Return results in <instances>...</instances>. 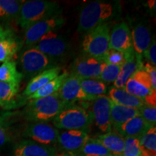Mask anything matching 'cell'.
Returning <instances> with one entry per match:
<instances>
[{"label":"cell","instance_id":"obj_1","mask_svg":"<svg viewBox=\"0 0 156 156\" xmlns=\"http://www.w3.org/2000/svg\"><path fill=\"white\" fill-rule=\"evenodd\" d=\"M116 12V6L112 2L95 1L87 4L80 12L78 33L85 34L101 25L106 24L115 16Z\"/></svg>","mask_w":156,"mask_h":156},{"label":"cell","instance_id":"obj_2","mask_svg":"<svg viewBox=\"0 0 156 156\" xmlns=\"http://www.w3.org/2000/svg\"><path fill=\"white\" fill-rule=\"evenodd\" d=\"M61 8L56 2L48 0L24 1L21 7L17 23L25 30L39 21L61 15Z\"/></svg>","mask_w":156,"mask_h":156},{"label":"cell","instance_id":"obj_3","mask_svg":"<svg viewBox=\"0 0 156 156\" xmlns=\"http://www.w3.org/2000/svg\"><path fill=\"white\" fill-rule=\"evenodd\" d=\"M67 106L57 92L49 96L30 100L24 114L29 122H47L53 120Z\"/></svg>","mask_w":156,"mask_h":156},{"label":"cell","instance_id":"obj_4","mask_svg":"<svg viewBox=\"0 0 156 156\" xmlns=\"http://www.w3.org/2000/svg\"><path fill=\"white\" fill-rule=\"evenodd\" d=\"M54 127L62 130H80L88 133L93 124L91 113L83 106L70 105L52 120Z\"/></svg>","mask_w":156,"mask_h":156},{"label":"cell","instance_id":"obj_5","mask_svg":"<svg viewBox=\"0 0 156 156\" xmlns=\"http://www.w3.org/2000/svg\"><path fill=\"white\" fill-rule=\"evenodd\" d=\"M110 29L107 23L101 25L85 34L82 42V49L86 55L101 58L110 49Z\"/></svg>","mask_w":156,"mask_h":156},{"label":"cell","instance_id":"obj_6","mask_svg":"<svg viewBox=\"0 0 156 156\" xmlns=\"http://www.w3.org/2000/svg\"><path fill=\"white\" fill-rule=\"evenodd\" d=\"M124 90L141 98L147 104L156 106V90L152 87L151 78L143 67L136 70L126 82Z\"/></svg>","mask_w":156,"mask_h":156},{"label":"cell","instance_id":"obj_7","mask_svg":"<svg viewBox=\"0 0 156 156\" xmlns=\"http://www.w3.org/2000/svg\"><path fill=\"white\" fill-rule=\"evenodd\" d=\"M20 62L23 75L27 77L33 78L45 70L58 67L54 61L34 47H28L21 54Z\"/></svg>","mask_w":156,"mask_h":156},{"label":"cell","instance_id":"obj_8","mask_svg":"<svg viewBox=\"0 0 156 156\" xmlns=\"http://www.w3.org/2000/svg\"><path fill=\"white\" fill-rule=\"evenodd\" d=\"M31 47L39 50L53 61L54 58H61L65 56L69 51V44L67 41L55 31L45 35Z\"/></svg>","mask_w":156,"mask_h":156},{"label":"cell","instance_id":"obj_9","mask_svg":"<svg viewBox=\"0 0 156 156\" xmlns=\"http://www.w3.org/2000/svg\"><path fill=\"white\" fill-rule=\"evenodd\" d=\"M58 129L47 122H32L25 128L24 135L41 145L55 147L58 144Z\"/></svg>","mask_w":156,"mask_h":156},{"label":"cell","instance_id":"obj_10","mask_svg":"<svg viewBox=\"0 0 156 156\" xmlns=\"http://www.w3.org/2000/svg\"><path fill=\"white\" fill-rule=\"evenodd\" d=\"M65 23V19L62 15L39 21L25 30V44L31 47L46 34L62 28Z\"/></svg>","mask_w":156,"mask_h":156},{"label":"cell","instance_id":"obj_11","mask_svg":"<svg viewBox=\"0 0 156 156\" xmlns=\"http://www.w3.org/2000/svg\"><path fill=\"white\" fill-rule=\"evenodd\" d=\"M109 46L124 54L126 59L134 54L131 30L125 22L117 23L110 31Z\"/></svg>","mask_w":156,"mask_h":156},{"label":"cell","instance_id":"obj_12","mask_svg":"<svg viewBox=\"0 0 156 156\" xmlns=\"http://www.w3.org/2000/svg\"><path fill=\"white\" fill-rule=\"evenodd\" d=\"M105 62L101 58L83 54L77 56L72 64V73L83 79H98Z\"/></svg>","mask_w":156,"mask_h":156},{"label":"cell","instance_id":"obj_13","mask_svg":"<svg viewBox=\"0 0 156 156\" xmlns=\"http://www.w3.org/2000/svg\"><path fill=\"white\" fill-rule=\"evenodd\" d=\"M61 99L68 106L77 101H92L94 99L83 91L80 85V77L70 73L64 80L58 91Z\"/></svg>","mask_w":156,"mask_h":156},{"label":"cell","instance_id":"obj_14","mask_svg":"<svg viewBox=\"0 0 156 156\" xmlns=\"http://www.w3.org/2000/svg\"><path fill=\"white\" fill-rule=\"evenodd\" d=\"M93 122L103 134L112 131L111 122V100L107 95H101L92 101L90 110Z\"/></svg>","mask_w":156,"mask_h":156},{"label":"cell","instance_id":"obj_15","mask_svg":"<svg viewBox=\"0 0 156 156\" xmlns=\"http://www.w3.org/2000/svg\"><path fill=\"white\" fill-rule=\"evenodd\" d=\"M89 137L88 133L80 130H58V144L68 155H75Z\"/></svg>","mask_w":156,"mask_h":156},{"label":"cell","instance_id":"obj_16","mask_svg":"<svg viewBox=\"0 0 156 156\" xmlns=\"http://www.w3.org/2000/svg\"><path fill=\"white\" fill-rule=\"evenodd\" d=\"M14 156H58V154L55 147L43 145L27 140L16 146Z\"/></svg>","mask_w":156,"mask_h":156},{"label":"cell","instance_id":"obj_17","mask_svg":"<svg viewBox=\"0 0 156 156\" xmlns=\"http://www.w3.org/2000/svg\"><path fill=\"white\" fill-rule=\"evenodd\" d=\"M131 34L134 54L142 59L144 53L147 49L152 40L150 27L141 22L134 27Z\"/></svg>","mask_w":156,"mask_h":156},{"label":"cell","instance_id":"obj_18","mask_svg":"<svg viewBox=\"0 0 156 156\" xmlns=\"http://www.w3.org/2000/svg\"><path fill=\"white\" fill-rule=\"evenodd\" d=\"M151 128V126L148 125L141 116L137 115L123 124L117 132L124 138L140 139Z\"/></svg>","mask_w":156,"mask_h":156},{"label":"cell","instance_id":"obj_19","mask_svg":"<svg viewBox=\"0 0 156 156\" xmlns=\"http://www.w3.org/2000/svg\"><path fill=\"white\" fill-rule=\"evenodd\" d=\"M61 67H56L45 70L43 73L36 75L29 82L23 95L28 98L30 95L34 94L37 90H38L43 86H44L46 84H47L48 82L52 80L58 75H59L61 74Z\"/></svg>","mask_w":156,"mask_h":156},{"label":"cell","instance_id":"obj_20","mask_svg":"<svg viewBox=\"0 0 156 156\" xmlns=\"http://www.w3.org/2000/svg\"><path fill=\"white\" fill-rule=\"evenodd\" d=\"M143 67L142 59L137 57L134 54L133 55L126 58L125 63L121 67L119 74L114 83V87L124 89L126 82L136 70Z\"/></svg>","mask_w":156,"mask_h":156},{"label":"cell","instance_id":"obj_21","mask_svg":"<svg viewBox=\"0 0 156 156\" xmlns=\"http://www.w3.org/2000/svg\"><path fill=\"white\" fill-rule=\"evenodd\" d=\"M95 138L112 155H122L124 148V138L116 130L99 134Z\"/></svg>","mask_w":156,"mask_h":156},{"label":"cell","instance_id":"obj_22","mask_svg":"<svg viewBox=\"0 0 156 156\" xmlns=\"http://www.w3.org/2000/svg\"><path fill=\"white\" fill-rule=\"evenodd\" d=\"M137 115H140L138 109L116 104L111 101V122L116 132L123 124Z\"/></svg>","mask_w":156,"mask_h":156},{"label":"cell","instance_id":"obj_23","mask_svg":"<svg viewBox=\"0 0 156 156\" xmlns=\"http://www.w3.org/2000/svg\"><path fill=\"white\" fill-rule=\"evenodd\" d=\"M108 98L116 104L139 109L145 103L142 99L126 92L124 89L113 87L108 91Z\"/></svg>","mask_w":156,"mask_h":156},{"label":"cell","instance_id":"obj_24","mask_svg":"<svg viewBox=\"0 0 156 156\" xmlns=\"http://www.w3.org/2000/svg\"><path fill=\"white\" fill-rule=\"evenodd\" d=\"M20 44L13 36L12 32L0 37V62L12 60L20 49Z\"/></svg>","mask_w":156,"mask_h":156},{"label":"cell","instance_id":"obj_25","mask_svg":"<svg viewBox=\"0 0 156 156\" xmlns=\"http://www.w3.org/2000/svg\"><path fill=\"white\" fill-rule=\"evenodd\" d=\"M23 77V74L17 71L16 62L12 60L0 65V81L20 86Z\"/></svg>","mask_w":156,"mask_h":156},{"label":"cell","instance_id":"obj_26","mask_svg":"<svg viewBox=\"0 0 156 156\" xmlns=\"http://www.w3.org/2000/svg\"><path fill=\"white\" fill-rule=\"evenodd\" d=\"M69 75V73L67 72H64L58 75L57 77L54 78V79L48 82L47 84L43 86L41 88H40L38 90H37L36 93L32 94L30 96L26 98L28 100H34V99L41 98H44L54 94V93H57L61 87L62 83L64 80L67 78Z\"/></svg>","mask_w":156,"mask_h":156},{"label":"cell","instance_id":"obj_27","mask_svg":"<svg viewBox=\"0 0 156 156\" xmlns=\"http://www.w3.org/2000/svg\"><path fill=\"white\" fill-rule=\"evenodd\" d=\"M20 86L0 81V106L5 109L14 108Z\"/></svg>","mask_w":156,"mask_h":156},{"label":"cell","instance_id":"obj_28","mask_svg":"<svg viewBox=\"0 0 156 156\" xmlns=\"http://www.w3.org/2000/svg\"><path fill=\"white\" fill-rule=\"evenodd\" d=\"M80 85L84 92L93 99L105 95L107 92L106 84L97 79L80 78Z\"/></svg>","mask_w":156,"mask_h":156},{"label":"cell","instance_id":"obj_29","mask_svg":"<svg viewBox=\"0 0 156 156\" xmlns=\"http://www.w3.org/2000/svg\"><path fill=\"white\" fill-rule=\"evenodd\" d=\"M139 140L142 156H156V127H151Z\"/></svg>","mask_w":156,"mask_h":156},{"label":"cell","instance_id":"obj_30","mask_svg":"<svg viewBox=\"0 0 156 156\" xmlns=\"http://www.w3.org/2000/svg\"><path fill=\"white\" fill-rule=\"evenodd\" d=\"M111 155L110 152L98 141L95 137H89L81 151L73 156H102Z\"/></svg>","mask_w":156,"mask_h":156},{"label":"cell","instance_id":"obj_31","mask_svg":"<svg viewBox=\"0 0 156 156\" xmlns=\"http://www.w3.org/2000/svg\"><path fill=\"white\" fill-rule=\"evenodd\" d=\"M23 2L19 0H0V18H17Z\"/></svg>","mask_w":156,"mask_h":156},{"label":"cell","instance_id":"obj_32","mask_svg":"<svg viewBox=\"0 0 156 156\" xmlns=\"http://www.w3.org/2000/svg\"><path fill=\"white\" fill-rule=\"evenodd\" d=\"M121 67H122L121 66L105 63L104 67H103L98 80L104 83L106 85V84L114 83L118 77L119 74Z\"/></svg>","mask_w":156,"mask_h":156},{"label":"cell","instance_id":"obj_33","mask_svg":"<svg viewBox=\"0 0 156 156\" xmlns=\"http://www.w3.org/2000/svg\"><path fill=\"white\" fill-rule=\"evenodd\" d=\"M139 114L144 121L151 127H155L156 125V106L144 103L138 109Z\"/></svg>","mask_w":156,"mask_h":156},{"label":"cell","instance_id":"obj_34","mask_svg":"<svg viewBox=\"0 0 156 156\" xmlns=\"http://www.w3.org/2000/svg\"><path fill=\"white\" fill-rule=\"evenodd\" d=\"M123 156H142L140 140L137 138H124Z\"/></svg>","mask_w":156,"mask_h":156},{"label":"cell","instance_id":"obj_35","mask_svg":"<svg viewBox=\"0 0 156 156\" xmlns=\"http://www.w3.org/2000/svg\"><path fill=\"white\" fill-rule=\"evenodd\" d=\"M102 60L106 64L122 67L125 63L126 59L124 54L122 52L114 49H109L102 58Z\"/></svg>","mask_w":156,"mask_h":156},{"label":"cell","instance_id":"obj_36","mask_svg":"<svg viewBox=\"0 0 156 156\" xmlns=\"http://www.w3.org/2000/svg\"><path fill=\"white\" fill-rule=\"evenodd\" d=\"M9 137L8 124L6 122L5 116L0 114V147L9 141Z\"/></svg>","mask_w":156,"mask_h":156},{"label":"cell","instance_id":"obj_37","mask_svg":"<svg viewBox=\"0 0 156 156\" xmlns=\"http://www.w3.org/2000/svg\"><path fill=\"white\" fill-rule=\"evenodd\" d=\"M145 58L149 61V63L153 65L154 67L156 66V42L155 38H152L150 46H148L147 49L145 51L144 55Z\"/></svg>","mask_w":156,"mask_h":156},{"label":"cell","instance_id":"obj_38","mask_svg":"<svg viewBox=\"0 0 156 156\" xmlns=\"http://www.w3.org/2000/svg\"><path fill=\"white\" fill-rule=\"evenodd\" d=\"M143 69L151 78L152 87L153 90H156V67L147 62V63L143 64Z\"/></svg>","mask_w":156,"mask_h":156},{"label":"cell","instance_id":"obj_39","mask_svg":"<svg viewBox=\"0 0 156 156\" xmlns=\"http://www.w3.org/2000/svg\"><path fill=\"white\" fill-rule=\"evenodd\" d=\"M10 33H12L11 30H5V29H4L2 27L1 25H0V37L6 36V35L10 34Z\"/></svg>","mask_w":156,"mask_h":156},{"label":"cell","instance_id":"obj_40","mask_svg":"<svg viewBox=\"0 0 156 156\" xmlns=\"http://www.w3.org/2000/svg\"><path fill=\"white\" fill-rule=\"evenodd\" d=\"M58 156H60L59 155H58ZM61 156H73V155H68V154H64V155H62Z\"/></svg>","mask_w":156,"mask_h":156},{"label":"cell","instance_id":"obj_41","mask_svg":"<svg viewBox=\"0 0 156 156\" xmlns=\"http://www.w3.org/2000/svg\"><path fill=\"white\" fill-rule=\"evenodd\" d=\"M102 156H116V155H112V154H111V155H102Z\"/></svg>","mask_w":156,"mask_h":156},{"label":"cell","instance_id":"obj_42","mask_svg":"<svg viewBox=\"0 0 156 156\" xmlns=\"http://www.w3.org/2000/svg\"><path fill=\"white\" fill-rule=\"evenodd\" d=\"M121 156H123V155H121Z\"/></svg>","mask_w":156,"mask_h":156}]
</instances>
